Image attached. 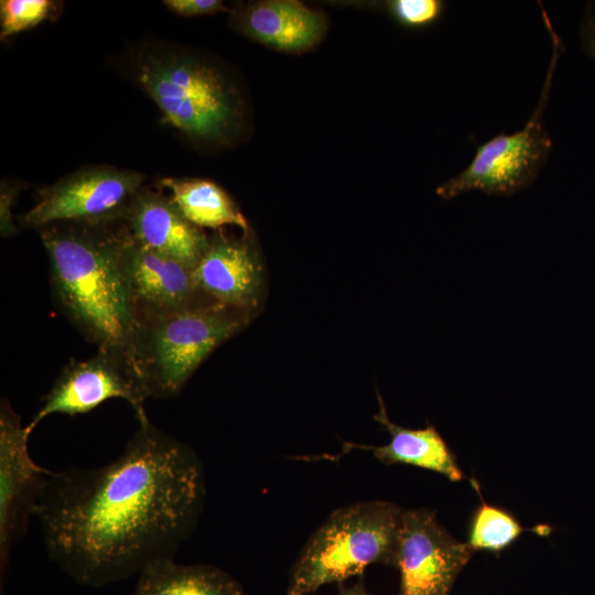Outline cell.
<instances>
[{
  "mask_svg": "<svg viewBox=\"0 0 595 595\" xmlns=\"http://www.w3.org/2000/svg\"><path fill=\"white\" fill-rule=\"evenodd\" d=\"M204 497L198 455L145 419L110 463L48 470L34 517L48 558L75 583L102 587L174 559Z\"/></svg>",
  "mask_w": 595,
  "mask_h": 595,
  "instance_id": "obj_1",
  "label": "cell"
},
{
  "mask_svg": "<svg viewBox=\"0 0 595 595\" xmlns=\"http://www.w3.org/2000/svg\"><path fill=\"white\" fill-rule=\"evenodd\" d=\"M112 225L56 223L40 235L61 310L98 349L126 357L139 370L140 316L122 266L128 229Z\"/></svg>",
  "mask_w": 595,
  "mask_h": 595,
  "instance_id": "obj_2",
  "label": "cell"
},
{
  "mask_svg": "<svg viewBox=\"0 0 595 595\" xmlns=\"http://www.w3.org/2000/svg\"><path fill=\"white\" fill-rule=\"evenodd\" d=\"M403 510L393 502H354L333 511L306 541L290 574L286 595L361 576L372 564L394 563Z\"/></svg>",
  "mask_w": 595,
  "mask_h": 595,
  "instance_id": "obj_3",
  "label": "cell"
},
{
  "mask_svg": "<svg viewBox=\"0 0 595 595\" xmlns=\"http://www.w3.org/2000/svg\"><path fill=\"white\" fill-rule=\"evenodd\" d=\"M136 76L159 107L163 122L193 139L226 142L238 128L237 91L213 65L182 51L144 54Z\"/></svg>",
  "mask_w": 595,
  "mask_h": 595,
  "instance_id": "obj_4",
  "label": "cell"
},
{
  "mask_svg": "<svg viewBox=\"0 0 595 595\" xmlns=\"http://www.w3.org/2000/svg\"><path fill=\"white\" fill-rule=\"evenodd\" d=\"M217 304L140 316L137 361L149 398H173L198 366L251 320Z\"/></svg>",
  "mask_w": 595,
  "mask_h": 595,
  "instance_id": "obj_5",
  "label": "cell"
},
{
  "mask_svg": "<svg viewBox=\"0 0 595 595\" xmlns=\"http://www.w3.org/2000/svg\"><path fill=\"white\" fill-rule=\"evenodd\" d=\"M553 43V55L537 108L527 123L510 134L499 133L478 144L473 160L455 176L436 188L443 199L479 191L488 195H511L530 186L544 166L552 148L543 126L553 72L561 51L560 39L547 19Z\"/></svg>",
  "mask_w": 595,
  "mask_h": 595,
  "instance_id": "obj_6",
  "label": "cell"
},
{
  "mask_svg": "<svg viewBox=\"0 0 595 595\" xmlns=\"http://www.w3.org/2000/svg\"><path fill=\"white\" fill-rule=\"evenodd\" d=\"M144 175L111 166H89L41 188L34 206L21 218L23 227L56 223L110 225L123 221Z\"/></svg>",
  "mask_w": 595,
  "mask_h": 595,
  "instance_id": "obj_7",
  "label": "cell"
},
{
  "mask_svg": "<svg viewBox=\"0 0 595 595\" xmlns=\"http://www.w3.org/2000/svg\"><path fill=\"white\" fill-rule=\"evenodd\" d=\"M115 398L132 407L138 422L148 419L144 403L149 394L137 367L121 355L98 349L93 357L72 360L65 366L44 396L41 408L25 425L26 432L31 435L51 414H86Z\"/></svg>",
  "mask_w": 595,
  "mask_h": 595,
  "instance_id": "obj_8",
  "label": "cell"
},
{
  "mask_svg": "<svg viewBox=\"0 0 595 595\" xmlns=\"http://www.w3.org/2000/svg\"><path fill=\"white\" fill-rule=\"evenodd\" d=\"M473 550L428 509L403 510L393 565L400 595H450Z\"/></svg>",
  "mask_w": 595,
  "mask_h": 595,
  "instance_id": "obj_9",
  "label": "cell"
},
{
  "mask_svg": "<svg viewBox=\"0 0 595 595\" xmlns=\"http://www.w3.org/2000/svg\"><path fill=\"white\" fill-rule=\"evenodd\" d=\"M20 415L6 399L0 405V570L7 572L11 550L31 517L48 469L30 455Z\"/></svg>",
  "mask_w": 595,
  "mask_h": 595,
  "instance_id": "obj_10",
  "label": "cell"
},
{
  "mask_svg": "<svg viewBox=\"0 0 595 595\" xmlns=\"http://www.w3.org/2000/svg\"><path fill=\"white\" fill-rule=\"evenodd\" d=\"M122 266L139 316L213 304L198 288L193 268L140 245L129 230Z\"/></svg>",
  "mask_w": 595,
  "mask_h": 595,
  "instance_id": "obj_11",
  "label": "cell"
},
{
  "mask_svg": "<svg viewBox=\"0 0 595 595\" xmlns=\"http://www.w3.org/2000/svg\"><path fill=\"white\" fill-rule=\"evenodd\" d=\"M262 264L248 232L242 238L217 236L194 269L195 280L213 304L253 313L258 306Z\"/></svg>",
  "mask_w": 595,
  "mask_h": 595,
  "instance_id": "obj_12",
  "label": "cell"
},
{
  "mask_svg": "<svg viewBox=\"0 0 595 595\" xmlns=\"http://www.w3.org/2000/svg\"><path fill=\"white\" fill-rule=\"evenodd\" d=\"M123 223L137 242L193 269L209 244L202 228L188 221L171 198L143 187Z\"/></svg>",
  "mask_w": 595,
  "mask_h": 595,
  "instance_id": "obj_13",
  "label": "cell"
},
{
  "mask_svg": "<svg viewBox=\"0 0 595 595\" xmlns=\"http://www.w3.org/2000/svg\"><path fill=\"white\" fill-rule=\"evenodd\" d=\"M235 22L251 40L288 53L312 48L326 30L324 15L296 0L250 2L237 12Z\"/></svg>",
  "mask_w": 595,
  "mask_h": 595,
  "instance_id": "obj_14",
  "label": "cell"
},
{
  "mask_svg": "<svg viewBox=\"0 0 595 595\" xmlns=\"http://www.w3.org/2000/svg\"><path fill=\"white\" fill-rule=\"evenodd\" d=\"M379 411L375 420L390 434L387 444L369 450L377 459L386 465L402 463L436 472L452 482H459L464 475L455 455L440 432L428 424L423 429H408L393 423L378 394Z\"/></svg>",
  "mask_w": 595,
  "mask_h": 595,
  "instance_id": "obj_15",
  "label": "cell"
},
{
  "mask_svg": "<svg viewBox=\"0 0 595 595\" xmlns=\"http://www.w3.org/2000/svg\"><path fill=\"white\" fill-rule=\"evenodd\" d=\"M129 595H245L241 584L212 564H180L163 559L147 565Z\"/></svg>",
  "mask_w": 595,
  "mask_h": 595,
  "instance_id": "obj_16",
  "label": "cell"
},
{
  "mask_svg": "<svg viewBox=\"0 0 595 595\" xmlns=\"http://www.w3.org/2000/svg\"><path fill=\"white\" fill-rule=\"evenodd\" d=\"M159 185L171 192V201L193 225L213 229L234 225L248 232L245 216L217 183L196 177H163Z\"/></svg>",
  "mask_w": 595,
  "mask_h": 595,
  "instance_id": "obj_17",
  "label": "cell"
},
{
  "mask_svg": "<svg viewBox=\"0 0 595 595\" xmlns=\"http://www.w3.org/2000/svg\"><path fill=\"white\" fill-rule=\"evenodd\" d=\"M524 530L505 509L482 502L473 513L467 544L473 551L500 552L511 545Z\"/></svg>",
  "mask_w": 595,
  "mask_h": 595,
  "instance_id": "obj_18",
  "label": "cell"
},
{
  "mask_svg": "<svg viewBox=\"0 0 595 595\" xmlns=\"http://www.w3.org/2000/svg\"><path fill=\"white\" fill-rule=\"evenodd\" d=\"M53 7L54 2L50 0H2L1 40L36 26L48 18Z\"/></svg>",
  "mask_w": 595,
  "mask_h": 595,
  "instance_id": "obj_19",
  "label": "cell"
},
{
  "mask_svg": "<svg viewBox=\"0 0 595 595\" xmlns=\"http://www.w3.org/2000/svg\"><path fill=\"white\" fill-rule=\"evenodd\" d=\"M387 8L402 25L419 28L436 22L445 3L441 0H393L387 3Z\"/></svg>",
  "mask_w": 595,
  "mask_h": 595,
  "instance_id": "obj_20",
  "label": "cell"
},
{
  "mask_svg": "<svg viewBox=\"0 0 595 595\" xmlns=\"http://www.w3.org/2000/svg\"><path fill=\"white\" fill-rule=\"evenodd\" d=\"M163 4L182 17L208 15L226 10L220 0H165Z\"/></svg>",
  "mask_w": 595,
  "mask_h": 595,
  "instance_id": "obj_21",
  "label": "cell"
},
{
  "mask_svg": "<svg viewBox=\"0 0 595 595\" xmlns=\"http://www.w3.org/2000/svg\"><path fill=\"white\" fill-rule=\"evenodd\" d=\"M18 190L13 185L2 182L0 187V232L7 238L17 232V226L13 223L12 207L17 197Z\"/></svg>",
  "mask_w": 595,
  "mask_h": 595,
  "instance_id": "obj_22",
  "label": "cell"
},
{
  "mask_svg": "<svg viewBox=\"0 0 595 595\" xmlns=\"http://www.w3.org/2000/svg\"><path fill=\"white\" fill-rule=\"evenodd\" d=\"M581 39L585 52L595 62V2L589 3L584 15Z\"/></svg>",
  "mask_w": 595,
  "mask_h": 595,
  "instance_id": "obj_23",
  "label": "cell"
},
{
  "mask_svg": "<svg viewBox=\"0 0 595 595\" xmlns=\"http://www.w3.org/2000/svg\"><path fill=\"white\" fill-rule=\"evenodd\" d=\"M336 595H370L365 587L364 581L360 577L351 585L339 584V591Z\"/></svg>",
  "mask_w": 595,
  "mask_h": 595,
  "instance_id": "obj_24",
  "label": "cell"
}]
</instances>
